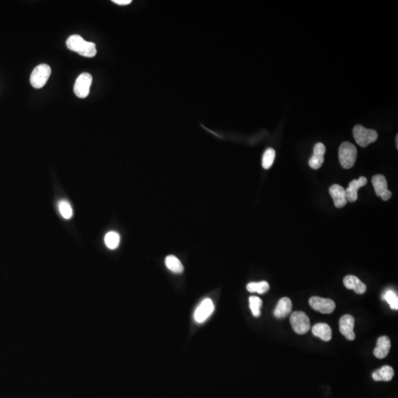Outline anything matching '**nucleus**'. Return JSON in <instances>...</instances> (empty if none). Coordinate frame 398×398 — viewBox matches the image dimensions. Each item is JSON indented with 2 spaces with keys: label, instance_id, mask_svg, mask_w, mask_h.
Instances as JSON below:
<instances>
[{
  "label": "nucleus",
  "instance_id": "nucleus-25",
  "mask_svg": "<svg viewBox=\"0 0 398 398\" xmlns=\"http://www.w3.org/2000/svg\"><path fill=\"white\" fill-rule=\"evenodd\" d=\"M383 299L389 304L391 308L393 310L398 309V298L395 292L392 290L387 291L383 296Z\"/></svg>",
  "mask_w": 398,
  "mask_h": 398
},
{
  "label": "nucleus",
  "instance_id": "nucleus-4",
  "mask_svg": "<svg viewBox=\"0 0 398 398\" xmlns=\"http://www.w3.org/2000/svg\"><path fill=\"white\" fill-rule=\"evenodd\" d=\"M51 75V68L49 65L42 63L36 66L30 75V84L36 89H41L45 86Z\"/></svg>",
  "mask_w": 398,
  "mask_h": 398
},
{
  "label": "nucleus",
  "instance_id": "nucleus-17",
  "mask_svg": "<svg viewBox=\"0 0 398 398\" xmlns=\"http://www.w3.org/2000/svg\"><path fill=\"white\" fill-rule=\"evenodd\" d=\"M312 333L324 341H331L332 338V330L328 324H316L313 327Z\"/></svg>",
  "mask_w": 398,
  "mask_h": 398
},
{
  "label": "nucleus",
  "instance_id": "nucleus-7",
  "mask_svg": "<svg viewBox=\"0 0 398 398\" xmlns=\"http://www.w3.org/2000/svg\"><path fill=\"white\" fill-rule=\"evenodd\" d=\"M310 306L315 311L322 314H332L335 309V303L332 299L319 296H313L309 300Z\"/></svg>",
  "mask_w": 398,
  "mask_h": 398
},
{
  "label": "nucleus",
  "instance_id": "nucleus-12",
  "mask_svg": "<svg viewBox=\"0 0 398 398\" xmlns=\"http://www.w3.org/2000/svg\"><path fill=\"white\" fill-rule=\"evenodd\" d=\"M367 178L361 176L359 179H354L350 182L348 188L345 189L346 198L347 202H355L357 199V190L364 185H367Z\"/></svg>",
  "mask_w": 398,
  "mask_h": 398
},
{
  "label": "nucleus",
  "instance_id": "nucleus-3",
  "mask_svg": "<svg viewBox=\"0 0 398 398\" xmlns=\"http://www.w3.org/2000/svg\"><path fill=\"white\" fill-rule=\"evenodd\" d=\"M353 137L357 145L366 147L377 140L378 134L373 129H368L361 125H357L353 128Z\"/></svg>",
  "mask_w": 398,
  "mask_h": 398
},
{
  "label": "nucleus",
  "instance_id": "nucleus-21",
  "mask_svg": "<svg viewBox=\"0 0 398 398\" xmlns=\"http://www.w3.org/2000/svg\"><path fill=\"white\" fill-rule=\"evenodd\" d=\"M247 291L251 293H257L263 294L269 292L270 286L266 281H262L260 283H250L247 285Z\"/></svg>",
  "mask_w": 398,
  "mask_h": 398
},
{
  "label": "nucleus",
  "instance_id": "nucleus-8",
  "mask_svg": "<svg viewBox=\"0 0 398 398\" xmlns=\"http://www.w3.org/2000/svg\"><path fill=\"white\" fill-rule=\"evenodd\" d=\"M372 183L374 187L376 195L380 197L382 200L388 201L392 197V192L388 189L387 181L383 175L377 174L373 176Z\"/></svg>",
  "mask_w": 398,
  "mask_h": 398
},
{
  "label": "nucleus",
  "instance_id": "nucleus-5",
  "mask_svg": "<svg viewBox=\"0 0 398 398\" xmlns=\"http://www.w3.org/2000/svg\"><path fill=\"white\" fill-rule=\"evenodd\" d=\"M290 322L294 332L300 335L306 334L311 328L309 318L302 311L293 312L291 315Z\"/></svg>",
  "mask_w": 398,
  "mask_h": 398
},
{
  "label": "nucleus",
  "instance_id": "nucleus-22",
  "mask_svg": "<svg viewBox=\"0 0 398 398\" xmlns=\"http://www.w3.org/2000/svg\"><path fill=\"white\" fill-rule=\"evenodd\" d=\"M275 156H276V152L273 148H268L265 151L263 156V160H262V166H263V168L268 170L273 166Z\"/></svg>",
  "mask_w": 398,
  "mask_h": 398
},
{
  "label": "nucleus",
  "instance_id": "nucleus-9",
  "mask_svg": "<svg viewBox=\"0 0 398 398\" xmlns=\"http://www.w3.org/2000/svg\"><path fill=\"white\" fill-rule=\"evenodd\" d=\"M214 311V305L210 299H205L195 310L194 319L197 323H203L208 319Z\"/></svg>",
  "mask_w": 398,
  "mask_h": 398
},
{
  "label": "nucleus",
  "instance_id": "nucleus-11",
  "mask_svg": "<svg viewBox=\"0 0 398 398\" xmlns=\"http://www.w3.org/2000/svg\"><path fill=\"white\" fill-rule=\"evenodd\" d=\"M325 152H326V147L323 143H318L315 144V146H314V154L309 160V166L311 168L317 170L322 167L324 160H325L324 156H325Z\"/></svg>",
  "mask_w": 398,
  "mask_h": 398
},
{
  "label": "nucleus",
  "instance_id": "nucleus-14",
  "mask_svg": "<svg viewBox=\"0 0 398 398\" xmlns=\"http://www.w3.org/2000/svg\"><path fill=\"white\" fill-rule=\"evenodd\" d=\"M343 282L347 289L354 291L357 294H363L367 292V286L354 275H347Z\"/></svg>",
  "mask_w": 398,
  "mask_h": 398
},
{
  "label": "nucleus",
  "instance_id": "nucleus-13",
  "mask_svg": "<svg viewBox=\"0 0 398 398\" xmlns=\"http://www.w3.org/2000/svg\"><path fill=\"white\" fill-rule=\"evenodd\" d=\"M330 194L332 196L335 208H342L347 205L345 189L338 185H334L330 188Z\"/></svg>",
  "mask_w": 398,
  "mask_h": 398
},
{
  "label": "nucleus",
  "instance_id": "nucleus-6",
  "mask_svg": "<svg viewBox=\"0 0 398 398\" xmlns=\"http://www.w3.org/2000/svg\"><path fill=\"white\" fill-rule=\"evenodd\" d=\"M92 84V76L89 73L81 74L77 78L74 86V92L78 98H86L89 95L91 85Z\"/></svg>",
  "mask_w": 398,
  "mask_h": 398
},
{
  "label": "nucleus",
  "instance_id": "nucleus-24",
  "mask_svg": "<svg viewBox=\"0 0 398 398\" xmlns=\"http://www.w3.org/2000/svg\"><path fill=\"white\" fill-rule=\"evenodd\" d=\"M262 305H263V302L260 298L254 296H250V308L254 316H260L261 314L260 309H261Z\"/></svg>",
  "mask_w": 398,
  "mask_h": 398
},
{
  "label": "nucleus",
  "instance_id": "nucleus-20",
  "mask_svg": "<svg viewBox=\"0 0 398 398\" xmlns=\"http://www.w3.org/2000/svg\"><path fill=\"white\" fill-rule=\"evenodd\" d=\"M104 241H105V245L108 249L115 250L120 244L121 237H120L118 233L111 231L105 234Z\"/></svg>",
  "mask_w": 398,
  "mask_h": 398
},
{
  "label": "nucleus",
  "instance_id": "nucleus-27",
  "mask_svg": "<svg viewBox=\"0 0 398 398\" xmlns=\"http://www.w3.org/2000/svg\"><path fill=\"white\" fill-rule=\"evenodd\" d=\"M396 145H397V148L398 147V136L397 135L396 137Z\"/></svg>",
  "mask_w": 398,
  "mask_h": 398
},
{
  "label": "nucleus",
  "instance_id": "nucleus-19",
  "mask_svg": "<svg viewBox=\"0 0 398 398\" xmlns=\"http://www.w3.org/2000/svg\"><path fill=\"white\" fill-rule=\"evenodd\" d=\"M166 265L169 270L175 273L183 272L184 267L182 262L174 255H168L166 258Z\"/></svg>",
  "mask_w": 398,
  "mask_h": 398
},
{
  "label": "nucleus",
  "instance_id": "nucleus-26",
  "mask_svg": "<svg viewBox=\"0 0 398 398\" xmlns=\"http://www.w3.org/2000/svg\"><path fill=\"white\" fill-rule=\"evenodd\" d=\"M113 2L119 5H127L131 3V0H113Z\"/></svg>",
  "mask_w": 398,
  "mask_h": 398
},
{
  "label": "nucleus",
  "instance_id": "nucleus-2",
  "mask_svg": "<svg viewBox=\"0 0 398 398\" xmlns=\"http://www.w3.org/2000/svg\"><path fill=\"white\" fill-rule=\"evenodd\" d=\"M338 158L341 166L344 169H350L354 166L357 158V149L354 145L344 142L340 146Z\"/></svg>",
  "mask_w": 398,
  "mask_h": 398
},
{
  "label": "nucleus",
  "instance_id": "nucleus-15",
  "mask_svg": "<svg viewBox=\"0 0 398 398\" xmlns=\"http://www.w3.org/2000/svg\"><path fill=\"white\" fill-rule=\"evenodd\" d=\"M390 348V339L386 335H383L377 339V347L375 348L373 353L378 359H383L389 354Z\"/></svg>",
  "mask_w": 398,
  "mask_h": 398
},
{
  "label": "nucleus",
  "instance_id": "nucleus-18",
  "mask_svg": "<svg viewBox=\"0 0 398 398\" xmlns=\"http://www.w3.org/2000/svg\"><path fill=\"white\" fill-rule=\"evenodd\" d=\"M394 370L389 366H383L380 370H376L373 373V380L376 381H390L393 378Z\"/></svg>",
  "mask_w": 398,
  "mask_h": 398
},
{
  "label": "nucleus",
  "instance_id": "nucleus-23",
  "mask_svg": "<svg viewBox=\"0 0 398 398\" xmlns=\"http://www.w3.org/2000/svg\"><path fill=\"white\" fill-rule=\"evenodd\" d=\"M59 212L65 219H70L73 215V210L69 202L62 200L59 203Z\"/></svg>",
  "mask_w": 398,
  "mask_h": 398
},
{
  "label": "nucleus",
  "instance_id": "nucleus-16",
  "mask_svg": "<svg viewBox=\"0 0 398 398\" xmlns=\"http://www.w3.org/2000/svg\"><path fill=\"white\" fill-rule=\"evenodd\" d=\"M292 306L293 305H292V300L289 298H282L278 302L274 312H273L275 317L278 318H283L287 316L292 312Z\"/></svg>",
  "mask_w": 398,
  "mask_h": 398
},
{
  "label": "nucleus",
  "instance_id": "nucleus-10",
  "mask_svg": "<svg viewBox=\"0 0 398 398\" xmlns=\"http://www.w3.org/2000/svg\"><path fill=\"white\" fill-rule=\"evenodd\" d=\"M355 318L353 315H343L339 321V330L343 335L349 341H353L356 338L354 333Z\"/></svg>",
  "mask_w": 398,
  "mask_h": 398
},
{
  "label": "nucleus",
  "instance_id": "nucleus-1",
  "mask_svg": "<svg viewBox=\"0 0 398 398\" xmlns=\"http://www.w3.org/2000/svg\"><path fill=\"white\" fill-rule=\"evenodd\" d=\"M66 47L71 51L75 52L84 57L92 58L97 53L95 43L85 41L79 35H72L66 40Z\"/></svg>",
  "mask_w": 398,
  "mask_h": 398
}]
</instances>
